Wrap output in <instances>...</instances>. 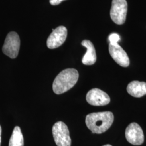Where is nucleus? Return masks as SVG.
Masks as SVG:
<instances>
[{
	"mask_svg": "<svg viewBox=\"0 0 146 146\" xmlns=\"http://www.w3.org/2000/svg\"><path fill=\"white\" fill-rule=\"evenodd\" d=\"M114 120V115L110 111L93 113L87 115L86 124L93 133L102 134L110 128Z\"/></svg>",
	"mask_w": 146,
	"mask_h": 146,
	"instance_id": "obj_1",
	"label": "nucleus"
},
{
	"mask_svg": "<svg viewBox=\"0 0 146 146\" xmlns=\"http://www.w3.org/2000/svg\"><path fill=\"white\" fill-rule=\"evenodd\" d=\"M78 72L73 68L63 70L58 74L52 84V89L56 94H61L73 88L78 80Z\"/></svg>",
	"mask_w": 146,
	"mask_h": 146,
	"instance_id": "obj_2",
	"label": "nucleus"
},
{
	"mask_svg": "<svg viewBox=\"0 0 146 146\" xmlns=\"http://www.w3.org/2000/svg\"><path fill=\"white\" fill-rule=\"evenodd\" d=\"M52 135L58 146H70L72 140L68 127L63 122L58 121L52 127Z\"/></svg>",
	"mask_w": 146,
	"mask_h": 146,
	"instance_id": "obj_3",
	"label": "nucleus"
},
{
	"mask_svg": "<svg viewBox=\"0 0 146 146\" xmlns=\"http://www.w3.org/2000/svg\"><path fill=\"white\" fill-rule=\"evenodd\" d=\"M20 39L19 35L15 31L8 33L2 47V52L11 58H15L20 50Z\"/></svg>",
	"mask_w": 146,
	"mask_h": 146,
	"instance_id": "obj_4",
	"label": "nucleus"
},
{
	"mask_svg": "<svg viewBox=\"0 0 146 146\" xmlns=\"http://www.w3.org/2000/svg\"><path fill=\"white\" fill-rule=\"evenodd\" d=\"M127 9L126 0H113L110 12L111 20L117 25H123L125 22Z\"/></svg>",
	"mask_w": 146,
	"mask_h": 146,
	"instance_id": "obj_5",
	"label": "nucleus"
},
{
	"mask_svg": "<svg viewBox=\"0 0 146 146\" xmlns=\"http://www.w3.org/2000/svg\"><path fill=\"white\" fill-rule=\"evenodd\" d=\"M47 41V47L49 49H55L61 46L65 42L67 37V29L63 26L58 27L55 29H52Z\"/></svg>",
	"mask_w": 146,
	"mask_h": 146,
	"instance_id": "obj_6",
	"label": "nucleus"
},
{
	"mask_svg": "<svg viewBox=\"0 0 146 146\" xmlns=\"http://www.w3.org/2000/svg\"><path fill=\"white\" fill-rule=\"evenodd\" d=\"M127 140L133 145H141L144 142V134L141 127L133 122L128 125L125 129Z\"/></svg>",
	"mask_w": 146,
	"mask_h": 146,
	"instance_id": "obj_7",
	"label": "nucleus"
},
{
	"mask_svg": "<svg viewBox=\"0 0 146 146\" xmlns=\"http://www.w3.org/2000/svg\"><path fill=\"white\" fill-rule=\"evenodd\" d=\"M86 100L89 104L101 106L110 104V99L109 95L104 92L98 88L89 90L86 95Z\"/></svg>",
	"mask_w": 146,
	"mask_h": 146,
	"instance_id": "obj_8",
	"label": "nucleus"
},
{
	"mask_svg": "<svg viewBox=\"0 0 146 146\" xmlns=\"http://www.w3.org/2000/svg\"><path fill=\"white\" fill-rule=\"evenodd\" d=\"M109 52L111 58L121 66L127 67L130 64L129 58L123 49L119 44H110Z\"/></svg>",
	"mask_w": 146,
	"mask_h": 146,
	"instance_id": "obj_9",
	"label": "nucleus"
},
{
	"mask_svg": "<svg viewBox=\"0 0 146 146\" xmlns=\"http://www.w3.org/2000/svg\"><path fill=\"white\" fill-rule=\"evenodd\" d=\"M81 44L87 48V52L84 55L82 62L85 65H92L96 61V54L93 44L89 40H84Z\"/></svg>",
	"mask_w": 146,
	"mask_h": 146,
	"instance_id": "obj_10",
	"label": "nucleus"
},
{
	"mask_svg": "<svg viewBox=\"0 0 146 146\" xmlns=\"http://www.w3.org/2000/svg\"><path fill=\"white\" fill-rule=\"evenodd\" d=\"M127 92L133 97L141 98L146 95V83L134 81L128 84Z\"/></svg>",
	"mask_w": 146,
	"mask_h": 146,
	"instance_id": "obj_11",
	"label": "nucleus"
},
{
	"mask_svg": "<svg viewBox=\"0 0 146 146\" xmlns=\"http://www.w3.org/2000/svg\"><path fill=\"white\" fill-rule=\"evenodd\" d=\"M24 139L22 133L21 132V128L16 126L13 131L9 140V146H23Z\"/></svg>",
	"mask_w": 146,
	"mask_h": 146,
	"instance_id": "obj_12",
	"label": "nucleus"
},
{
	"mask_svg": "<svg viewBox=\"0 0 146 146\" xmlns=\"http://www.w3.org/2000/svg\"><path fill=\"white\" fill-rule=\"evenodd\" d=\"M120 40V37L119 35L117 33H111L108 37V41H110V44H118V42Z\"/></svg>",
	"mask_w": 146,
	"mask_h": 146,
	"instance_id": "obj_13",
	"label": "nucleus"
},
{
	"mask_svg": "<svg viewBox=\"0 0 146 146\" xmlns=\"http://www.w3.org/2000/svg\"><path fill=\"white\" fill-rule=\"evenodd\" d=\"M64 0H50L49 2L52 5H59L61 2Z\"/></svg>",
	"mask_w": 146,
	"mask_h": 146,
	"instance_id": "obj_14",
	"label": "nucleus"
},
{
	"mask_svg": "<svg viewBox=\"0 0 146 146\" xmlns=\"http://www.w3.org/2000/svg\"><path fill=\"white\" fill-rule=\"evenodd\" d=\"M1 133H2V129L0 125V146H1Z\"/></svg>",
	"mask_w": 146,
	"mask_h": 146,
	"instance_id": "obj_15",
	"label": "nucleus"
},
{
	"mask_svg": "<svg viewBox=\"0 0 146 146\" xmlns=\"http://www.w3.org/2000/svg\"><path fill=\"white\" fill-rule=\"evenodd\" d=\"M112 146L111 145H104V146Z\"/></svg>",
	"mask_w": 146,
	"mask_h": 146,
	"instance_id": "obj_16",
	"label": "nucleus"
}]
</instances>
